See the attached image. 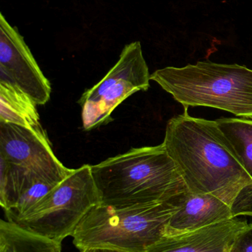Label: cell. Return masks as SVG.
<instances>
[{
  "instance_id": "1",
  "label": "cell",
  "mask_w": 252,
  "mask_h": 252,
  "mask_svg": "<svg viewBox=\"0 0 252 252\" xmlns=\"http://www.w3.org/2000/svg\"><path fill=\"white\" fill-rule=\"evenodd\" d=\"M188 190L210 194L237 217L252 202V179L225 143L216 121L182 115L167 123L163 142Z\"/></svg>"
},
{
  "instance_id": "2",
  "label": "cell",
  "mask_w": 252,
  "mask_h": 252,
  "mask_svg": "<svg viewBox=\"0 0 252 252\" xmlns=\"http://www.w3.org/2000/svg\"><path fill=\"white\" fill-rule=\"evenodd\" d=\"M100 204L121 208L168 201L188 192L164 144L132 148L91 166Z\"/></svg>"
},
{
  "instance_id": "3",
  "label": "cell",
  "mask_w": 252,
  "mask_h": 252,
  "mask_svg": "<svg viewBox=\"0 0 252 252\" xmlns=\"http://www.w3.org/2000/svg\"><path fill=\"white\" fill-rule=\"evenodd\" d=\"M186 193L168 201L121 208L98 204L77 226L73 244L80 252H146L167 235L170 219Z\"/></svg>"
},
{
  "instance_id": "4",
  "label": "cell",
  "mask_w": 252,
  "mask_h": 252,
  "mask_svg": "<svg viewBox=\"0 0 252 252\" xmlns=\"http://www.w3.org/2000/svg\"><path fill=\"white\" fill-rule=\"evenodd\" d=\"M150 79L185 109L206 106L252 118V69L247 66L198 62L158 69Z\"/></svg>"
},
{
  "instance_id": "5",
  "label": "cell",
  "mask_w": 252,
  "mask_h": 252,
  "mask_svg": "<svg viewBox=\"0 0 252 252\" xmlns=\"http://www.w3.org/2000/svg\"><path fill=\"white\" fill-rule=\"evenodd\" d=\"M99 204L91 165L84 164L72 169L45 196L10 222L28 232L62 243L72 236L86 215Z\"/></svg>"
},
{
  "instance_id": "6",
  "label": "cell",
  "mask_w": 252,
  "mask_h": 252,
  "mask_svg": "<svg viewBox=\"0 0 252 252\" xmlns=\"http://www.w3.org/2000/svg\"><path fill=\"white\" fill-rule=\"evenodd\" d=\"M150 75L140 41L126 45L115 66L78 100L84 130L112 121L111 115L124 100L149 88Z\"/></svg>"
},
{
  "instance_id": "7",
  "label": "cell",
  "mask_w": 252,
  "mask_h": 252,
  "mask_svg": "<svg viewBox=\"0 0 252 252\" xmlns=\"http://www.w3.org/2000/svg\"><path fill=\"white\" fill-rule=\"evenodd\" d=\"M0 157L55 185L61 183L72 170L64 166L55 156L42 127L31 129L0 122Z\"/></svg>"
},
{
  "instance_id": "8",
  "label": "cell",
  "mask_w": 252,
  "mask_h": 252,
  "mask_svg": "<svg viewBox=\"0 0 252 252\" xmlns=\"http://www.w3.org/2000/svg\"><path fill=\"white\" fill-rule=\"evenodd\" d=\"M0 83L28 94L37 105L50 100L51 86L23 37L0 15Z\"/></svg>"
},
{
  "instance_id": "9",
  "label": "cell",
  "mask_w": 252,
  "mask_h": 252,
  "mask_svg": "<svg viewBox=\"0 0 252 252\" xmlns=\"http://www.w3.org/2000/svg\"><path fill=\"white\" fill-rule=\"evenodd\" d=\"M248 225L238 218L178 235H166L146 252H228Z\"/></svg>"
},
{
  "instance_id": "10",
  "label": "cell",
  "mask_w": 252,
  "mask_h": 252,
  "mask_svg": "<svg viewBox=\"0 0 252 252\" xmlns=\"http://www.w3.org/2000/svg\"><path fill=\"white\" fill-rule=\"evenodd\" d=\"M232 219L230 207L217 197L188 191L180 208L170 219L167 235L191 232Z\"/></svg>"
},
{
  "instance_id": "11",
  "label": "cell",
  "mask_w": 252,
  "mask_h": 252,
  "mask_svg": "<svg viewBox=\"0 0 252 252\" xmlns=\"http://www.w3.org/2000/svg\"><path fill=\"white\" fill-rule=\"evenodd\" d=\"M36 103L22 90L0 83V122L31 129L41 127Z\"/></svg>"
},
{
  "instance_id": "12",
  "label": "cell",
  "mask_w": 252,
  "mask_h": 252,
  "mask_svg": "<svg viewBox=\"0 0 252 252\" xmlns=\"http://www.w3.org/2000/svg\"><path fill=\"white\" fill-rule=\"evenodd\" d=\"M216 123L225 143L252 179V119L221 118Z\"/></svg>"
},
{
  "instance_id": "13",
  "label": "cell",
  "mask_w": 252,
  "mask_h": 252,
  "mask_svg": "<svg viewBox=\"0 0 252 252\" xmlns=\"http://www.w3.org/2000/svg\"><path fill=\"white\" fill-rule=\"evenodd\" d=\"M0 204L4 213L12 210L33 185L40 181L47 182L2 157H0Z\"/></svg>"
},
{
  "instance_id": "14",
  "label": "cell",
  "mask_w": 252,
  "mask_h": 252,
  "mask_svg": "<svg viewBox=\"0 0 252 252\" xmlns=\"http://www.w3.org/2000/svg\"><path fill=\"white\" fill-rule=\"evenodd\" d=\"M0 252H62V243L28 232L9 220H1Z\"/></svg>"
},
{
  "instance_id": "15",
  "label": "cell",
  "mask_w": 252,
  "mask_h": 252,
  "mask_svg": "<svg viewBox=\"0 0 252 252\" xmlns=\"http://www.w3.org/2000/svg\"><path fill=\"white\" fill-rule=\"evenodd\" d=\"M229 252H252V224L247 225L240 231Z\"/></svg>"
},
{
  "instance_id": "16",
  "label": "cell",
  "mask_w": 252,
  "mask_h": 252,
  "mask_svg": "<svg viewBox=\"0 0 252 252\" xmlns=\"http://www.w3.org/2000/svg\"><path fill=\"white\" fill-rule=\"evenodd\" d=\"M81 252H100V251H96V250H87V251Z\"/></svg>"
},
{
  "instance_id": "17",
  "label": "cell",
  "mask_w": 252,
  "mask_h": 252,
  "mask_svg": "<svg viewBox=\"0 0 252 252\" xmlns=\"http://www.w3.org/2000/svg\"><path fill=\"white\" fill-rule=\"evenodd\" d=\"M100 252H111V251H100Z\"/></svg>"
},
{
  "instance_id": "18",
  "label": "cell",
  "mask_w": 252,
  "mask_h": 252,
  "mask_svg": "<svg viewBox=\"0 0 252 252\" xmlns=\"http://www.w3.org/2000/svg\"></svg>"
}]
</instances>
